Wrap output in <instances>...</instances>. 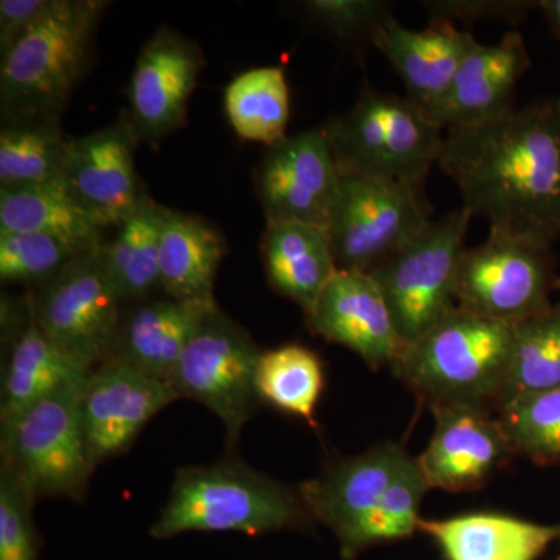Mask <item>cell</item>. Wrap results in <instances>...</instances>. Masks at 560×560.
<instances>
[{
	"mask_svg": "<svg viewBox=\"0 0 560 560\" xmlns=\"http://www.w3.org/2000/svg\"><path fill=\"white\" fill-rule=\"evenodd\" d=\"M441 171L463 208L490 228L551 245L560 235V108L533 103L508 116L445 131Z\"/></svg>",
	"mask_w": 560,
	"mask_h": 560,
	"instance_id": "cell-1",
	"label": "cell"
},
{
	"mask_svg": "<svg viewBox=\"0 0 560 560\" xmlns=\"http://www.w3.org/2000/svg\"><path fill=\"white\" fill-rule=\"evenodd\" d=\"M311 512L300 486L283 485L250 467L234 453L208 466L180 467L173 478L167 503L150 528L156 540L186 533L307 530Z\"/></svg>",
	"mask_w": 560,
	"mask_h": 560,
	"instance_id": "cell-2",
	"label": "cell"
},
{
	"mask_svg": "<svg viewBox=\"0 0 560 560\" xmlns=\"http://www.w3.org/2000/svg\"><path fill=\"white\" fill-rule=\"evenodd\" d=\"M512 324L453 308L401 346L394 374L423 405L497 412L510 370Z\"/></svg>",
	"mask_w": 560,
	"mask_h": 560,
	"instance_id": "cell-3",
	"label": "cell"
},
{
	"mask_svg": "<svg viewBox=\"0 0 560 560\" xmlns=\"http://www.w3.org/2000/svg\"><path fill=\"white\" fill-rule=\"evenodd\" d=\"M108 2L58 0L55 9L2 51V120L60 119L90 62Z\"/></svg>",
	"mask_w": 560,
	"mask_h": 560,
	"instance_id": "cell-4",
	"label": "cell"
},
{
	"mask_svg": "<svg viewBox=\"0 0 560 560\" xmlns=\"http://www.w3.org/2000/svg\"><path fill=\"white\" fill-rule=\"evenodd\" d=\"M324 131L340 172L396 180L420 191L440 162L445 139L444 130L410 98L372 88Z\"/></svg>",
	"mask_w": 560,
	"mask_h": 560,
	"instance_id": "cell-5",
	"label": "cell"
},
{
	"mask_svg": "<svg viewBox=\"0 0 560 560\" xmlns=\"http://www.w3.org/2000/svg\"><path fill=\"white\" fill-rule=\"evenodd\" d=\"M88 377L62 386L0 425L2 467L13 471L35 500L81 503L86 497L98 466L81 411Z\"/></svg>",
	"mask_w": 560,
	"mask_h": 560,
	"instance_id": "cell-6",
	"label": "cell"
},
{
	"mask_svg": "<svg viewBox=\"0 0 560 560\" xmlns=\"http://www.w3.org/2000/svg\"><path fill=\"white\" fill-rule=\"evenodd\" d=\"M469 210L431 220L418 237L370 271L381 287L404 345L456 307V280L469 230Z\"/></svg>",
	"mask_w": 560,
	"mask_h": 560,
	"instance_id": "cell-7",
	"label": "cell"
},
{
	"mask_svg": "<svg viewBox=\"0 0 560 560\" xmlns=\"http://www.w3.org/2000/svg\"><path fill=\"white\" fill-rule=\"evenodd\" d=\"M261 353L249 331L217 304L173 372L171 383L179 399L205 405L223 422L230 453L237 448L243 429L260 405L256 372Z\"/></svg>",
	"mask_w": 560,
	"mask_h": 560,
	"instance_id": "cell-8",
	"label": "cell"
},
{
	"mask_svg": "<svg viewBox=\"0 0 560 560\" xmlns=\"http://www.w3.org/2000/svg\"><path fill=\"white\" fill-rule=\"evenodd\" d=\"M556 280L551 245L490 228L485 243L464 250L456 307L515 324L551 304Z\"/></svg>",
	"mask_w": 560,
	"mask_h": 560,
	"instance_id": "cell-9",
	"label": "cell"
},
{
	"mask_svg": "<svg viewBox=\"0 0 560 560\" xmlns=\"http://www.w3.org/2000/svg\"><path fill=\"white\" fill-rule=\"evenodd\" d=\"M329 235L338 270H374L418 237L431 219L420 190L396 180L340 172Z\"/></svg>",
	"mask_w": 560,
	"mask_h": 560,
	"instance_id": "cell-10",
	"label": "cell"
},
{
	"mask_svg": "<svg viewBox=\"0 0 560 560\" xmlns=\"http://www.w3.org/2000/svg\"><path fill=\"white\" fill-rule=\"evenodd\" d=\"M102 243L70 261L28 300L44 335L92 366L108 359L124 318V301L106 270Z\"/></svg>",
	"mask_w": 560,
	"mask_h": 560,
	"instance_id": "cell-11",
	"label": "cell"
},
{
	"mask_svg": "<svg viewBox=\"0 0 560 560\" xmlns=\"http://www.w3.org/2000/svg\"><path fill=\"white\" fill-rule=\"evenodd\" d=\"M412 456L399 442H383L361 455L334 460L318 477L300 486L315 522L340 541L341 558L352 560L370 548V533L386 493Z\"/></svg>",
	"mask_w": 560,
	"mask_h": 560,
	"instance_id": "cell-12",
	"label": "cell"
},
{
	"mask_svg": "<svg viewBox=\"0 0 560 560\" xmlns=\"http://www.w3.org/2000/svg\"><path fill=\"white\" fill-rule=\"evenodd\" d=\"M341 173L324 128L298 132L264 151L256 189L268 223L329 230Z\"/></svg>",
	"mask_w": 560,
	"mask_h": 560,
	"instance_id": "cell-13",
	"label": "cell"
},
{
	"mask_svg": "<svg viewBox=\"0 0 560 560\" xmlns=\"http://www.w3.org/2000/svg\"><path fill=\"white\" fill-rule=\"evenodd\" d=\"M179 400L172 383L143 374L124 361L106 359L84 385L81 411L95 463L130 451L158 412Z\"/></svg>",
	"mask_w": 560,
	"mask_h": 560,
	"instance_id": "cell-14",
	"label": "cell"
},
{
	"mask_svg": "<svg viewBox=\"0 0 560 560\" xmlns=\"http://www.w3.org/2000/svg\"><path fill=\"white\" fill-rule=\"evenodd\" d=\"M138 142L128 119L72 139L62 184L102 231L119 226L147 197L136 172Z\"/></svg>",
	"mask_w": 560,
	"mask_h": 560,
	"instance_id": "cell-15",
	"label": "cell"
},
{
	"mask_svg": "<svg viewBox=\"0 0 560 560\" xmlns=\"http://www.w3.org/2000/svg\"><path fill=\"white\" fill-rule=\"evenodd\" d=\"M205 66L186 36L160 28L143 46L130 83V124L139 140L158 142L178 130Z\"/></svg>",
	"mask_w": 560,
	"mask_h": 560,
	"instance_id": "cell-16",
	"label": "cell"
},
{
	"mask_svg": "<svg viewBox=\"0 0 560 560\" xmlns=\"http://www.w3.org/2000/svg\"><path fill=\"white\" fill-rule=\"evenodd\" d=\"M436 429L418 464L430 489H481L515 455L493 412L448 407L431 410Z\"/></svg>",
	"mask_w": 560,
	"mask_h": 560,
	"instance_id": "cell-17",
	"label": "cell"
},
{
	"mask_svg": "<svg viewBox=\"0 0 560 560\" xmlns=\"http://www.w3.org/2000/svg\"><path fill=\"white\" fill-rule=\"evenodd\" d=\"M529 68L521 33H506L495 44L477 43L464 57L444 97L425 114L444 131L508 116L515 109V91Z\"/></svg>",
	"mask_w": 560,
	"mask_h": 560,
	"instance_id": "cell-18",
	"label": "cell"
},
{
	"mask_svg": "<svg viewBox=\"0 0 560 560\" xmlns=\"http://www.w3.org/2000/svg\"><path fill=\"white\" fill-rule=\"evenodd\" d=\"M305 319L313 334L352 350L372 370L390 366L404 346L388 302L368 271L335 272Z\"/></svg>",
	"mask_w": 560,
	"mask_h": 560,
	"instance_id": "cell-19",
	"label": "cell"
},
{
	"mask_svg": "<svg viewBox=\"0 0 560 560\" xmlns=\"http://www.w3.org/2000/svg\"><path fill=\"white\" fill-rule=\"evenodd\" d=\"M478 40L448 21H431L422 31L404 27L396 18L383 22L371 46L399 73L407 95L429 113L451 88L464 57Z\"/></svg>",
	"mask_w": 560,
	"mask_h": 560,
	"instance_id": "cell-20",
	"label": "cell"
},
{
	"mask_svg": "<svg viewBox=\"0 0 560 560\" xmlns=\"http://www.w3.org/2000/svg\"><path fill=\"white\" fill-rule=\"evenodd\" d=\"M217 302L172 298L140 302L124 313L108 359L124 361L150 377L172 382L184 349Z\"/></svg>",
	"mask_w": 560,
	"mask_h": 560,
	"instance_id": "cell-21",
	"label": "cell"
},
{
	"mask_svg": "<svg viewBox=\"0 0 560 560\" xmlns=\"http://www.w3.org/2000/svg\"><path fill=\"white\" fill-rule=\"evenodd\" d=\"M445 560H537L560 537V525H540L499 512H471L423 521Z\"/></svg>",
	"mask_w": 560,
	"mask_h": 560,
	"instance_id": "cell-22",
	"label": "cell"
},
{
	"mask_svg": "<svg viewBox=\"0 0 560 560\" xmlns=\"http://www.w3.org/2000/svg\"><path fill=\"white\" fill-rule=\"evenodd\" d=\"M261 260L272 289L312 315L338 271L329 231L304 223H268Z\"/></svg>",
	"mask_w": 560,
	"mask_h": 560,
	"instance_id": "cell-23",
	"label": "cell"
},
{
	"mask_svg": "<svg viewBox=\"0 0 560 560\" xmlns=\"http://www.w3.org/2000/svg\"><path fill=\"white\" fill-rule=\"evenodd\" d=\"M94 368L50 341L28 311L3 370L0 425L16 419L62 386L86 378Z\"/></svg>",
	"mask_w": 560,
	"mask_h": 560,
	"instance_id": "cell-24",
	"label": "cell"
},
{
	"mask_svg": "<svg viewBox=\"0 0 560 560\" xmlns=\"http://www.w3.org/2000/svg\"><path fill=\"white\" fill-rule=\"evenodd\" d=\"M226 253L223 235L208 221L164 208L161 228V287L176 301L215 302L213 289Z\"/></svg>",
	"mask_w": 560,
	"mask_h": 560,
	"instance_id": "cell-25",
	"label": "cell"
},
{
	"mask_svg": "<svg viewBox=\"0 0 560 560\" xmlns=\"http://www.w3.org/2000/svg\"><path fill=\"white\" fill-rule=\"evenodd\" d=\"M44 234L81 249L101 245L102 230L65 184L0 189V234Z\"/></svg>",
	"mask_w": 560,
	"mask_h": 560,
	"instance_id": "cell-26",
	"label": "cell"
},
{
	"mask_svg": "<svg viewBox=\"0 0 560 560\" xmlns=\"http://www.w3.org/2000/svg\"><path fill=\"white\" fill-rule=\"evenodd\" d=\"M164 206L149 195L132 210L109 242L102 243V257L124 304L154 300L161 291V228Z\"/></svg>",
	"mask_w": 560,
	"mask_h": 560,
	"instance_id": "cell-27",
	"label": "cell"
},
{
	"mask_svg": "<svg viewBox=\"0 0 560 560\" xmlns=\"http://www.w3.org/2000/svg\"><path fill=\"white\" fill-rule=\"evenodd\" d=\"M72 139L60 119L2 120L0 189L62 184Z\"/></svg>",
	"mask_w": 560,
	"mask_h": 560,
	"instance_id": "cell-28",
	"label": "cell"
},
{
	"mask_svg": "<svg viewBox=\"0 0 560 560\" xmlns=\"http://www.w3.org/2000/svg\"><path fill=\"white\" fill-rule=\"evenodd\" d=\"M224 110L234 131L249 142L272 143L287 138L290 90L278 66L245 70L228 84Z\"/></svg>",
	"mask_w": 560,
	"mask_h": 560,
	"instance_id": "cell-29",
	"label": "cell"
},
{
	"mask_svg": "<svg viewBox=\"0 0 560 560\" xmlns=\"http://www.w3.org/2000/svg\"><path fill=\"white\" fill-rule=\"evenodd\" d=\"M324 366L318 353L301 345L264 350L256 372L260 404L296 416L316 427L315 411L324 390Z\"/></svg>",
	"mask_w": 560,
	"mask_h": 560,
	"instance_id": "cell-30",
	"label": "cell"
},
{
	"mask_svg": "<svg viewBox=\"0 0 560 560\" xmlns=\"http://www.w3.org/2000/svg\"><path fill=\"white\" fill-rule=\"evenodd\" d=\"M559 386L560 302H551L536 315L512 324L510 370L501 405Z\"/></svg>",
	"mask_w": 560,
	"mask_h": 560,
	"instance_id": "cell-31",
	"label": "cell"
},
{
	"mask_svg": "<svg viewBox=\"0 0 560 560\" xmlns=\"http://www.w3.org/2000/svg\"><path fill=\"white\" fill-rule=\"evenodd\" d=\"M495 415L515 455L539 466L560 464V386L515 397Z\"/></svg>",
	"mask_w": 560,
	"mask_h": 560,
	"instance_id": "cell-32",
	"label": "cell"
},
{
	"mask_svg": "<svg viewBox=\"0 0 560 560\" xmlns=\"http://www.w3.org/2000/svg\"><path fill=\"white\" fill-rule=\"evenodd\" d=\"M90 249L44 234H0V279L38 287Z\"/></svg>",
	"mask_w": 560,
	"mask_h": 560,
	"instance_id": "cell-33",
	"label": "cell"
},
{
	"mask_svg": "<svg viewBox=\"0 0 560 560\" xmlns=\"http://www.w3.org/2000/svg\"><path fill=\"white\" fill-rule=\"evenodd\" d=\"M35 499L13 471L0 470V560H38L40 537Z\"/></svg>",
	"mask_w": 560,
	"mask_h": 560,
	"instance_id": "cell-34",
	"label": "cell"
},
{
	"mask_svg": "<svg viewBox=\"0 0 560 560\" xmlns=\"http://www.w3.org/2000/svg\"><path fill=\"white\" fill-rule=\"evenodd\" d=\"M304 10L335 38L370 44L375 31L393 16V3L385 0H308Z\"/></svg>",
	"mask_w": 560,
	"mask_h": 560,
	"instance_id": "cell-35",
	"label": "cell"
},
{
	"mask_svg": "<svg viewBox=\"0 0 560 560\" xmlns=\"http://www.w3.org/2000/svg\"><path fill=\"white\" fill-rule=\"evenodd\" d=\"M430 11L431 21H506L518 24L537 9V2L530 0H440L423 2Z\"/></svg>",
	"mask_w": 560,
	"mask_h": 560,
	"instance_id": "cell-36",
	"label": "cell"
},
{
	"mask_svg": "<svg viewBox=\"0 0 560 560\" xmlns=\"http://www.w3.org/2000/svg\"><path fill=\"white\" fill-rule=\"evenodd\" d=\"M58 0H2L0 2V51L9 49L36 22L46 18Z\"/></svg>",
	"mask_w": 560,
	"mask_h": 560,
	"instance_id": "cell-37",
	"label": "cell"
},
{
	"mask_svg": "<svg viewBox=\"0 0 560 560\" xmlns=\"http://www.w3.org/2000/svg\"><path fill=\"white\" fill-rule=\"evenodd\" d=\"M537 9L544 13L552 35L560 39V0H540L537 2Z\"/></svg>",
	"mask_w": 560,
	"mask_h": 560,
	"instance_id": "cell-38",
	"label": "cell"
},
{
	"mask_svg": "<svg viewBox=\"0 0 560 560\" xmlns=\"http://www.w3.org/2000/svg\"><path fill=\"white\" fill-rule=\"evenodd\" d=\"M556 290L560 291V278H558V280H556Z\"/></svg>",
	"mask_w": 560,
	"mask_h": 560,
	"instance_id": "cell-39",
	"label": "cell"
},
{
	"mask_svg": "<svg viewBox=\"0 0 560 560\" xmlns=\"http://www.w3.org/2000/svg\"><path fill=\"white\" fill-rule=\"evenodd\" d=\"M558 105H559V108H560V98H558Z\"/></svg>",
	"mask_w": 560,
	"mask_h": 560,
	"instance_id": "cell-40",
	"label": "cell"
},
{
	"mask_svg": "<svg viewBox=\"0 0 560 560\" xmlns=\"http://www.w3.org/2000/svg\"><path fill=\"white\" fill-rule=\"evenodd\" d=\"M558 560H560V556H559V559H558Z\"/></svg>",
	"mask_w": 560,
	"mask_h": 560,
	"instance_id": "cell-41",
	"label": "cell"
}]
</instances>
